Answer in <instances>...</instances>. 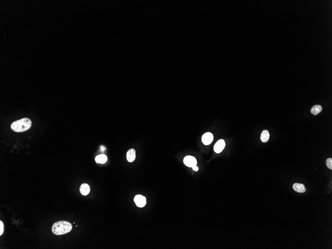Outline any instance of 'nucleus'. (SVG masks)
<instances>
[{"mask_svg":"<svg viewBox=\"0 0 332 249\" xmlns=\"http://www.w3.org/2000/svg\"><path fill=\"white\" fill-rule=\"evenodd\" d=\"M72 224L66 221H58L52 227V232L56 235H61L68 233L72 230Z\"/></svg>","mask_w":332,"mask_h":249,"instance_id":"nucleus-1","label":"nucleus"},{"mask_svg":"<svg viewBox=\"0 0 332 249\" xmlns=\"http://www.w3.org/2000/svg\"><path fill=\"white\" fill-rule=\"evenodd\" d=\"M32 125V122L28 118H23L22 119L15 121L11 123V128L15 132H23L30 129Z\"/></svg>","mask_w":332,"mask_h":249,"instance_id":"nucleus-2","label":"nucleus"},{"mask_svg":"<svg viewBox=\"0 0 332 249\" xmlns=\"http://www.w3.org/2000/svg\"><path fill=\"white\" fill-rule=\"evenodd\" d=\"M134 202L139 208H143L146 204V198L145 196L142 195H137L135 196L134 199Z\"/></svg>","mask_w":332,"mask_h":249,"instance_id":"nucleus-3","label":"nucleus"},{"mask_svg":"<svg viewBox=\"0 0 332 249\" xmlns=\"http://www.w3.org/2000/svg\"><path fill=\"white\" fill-rule=\"evenodd\" d=\"M183 163L187 167H191L196 166L197 165V161L196 159L193 156H187L185 157L183 159Z\"/></svg>","mask_w":332,"mask_h":249,"instance_id":"nucleus-4","label":"nucleus"},{"mask_svg":"<svg viewBox=\"0 0 332 249\" xmlns=\"http://www.w3.org/2000/svg\"><path fill=\"white\" fill-rule=\"evenodd\" d=\"M225 147V142L224 140L223 139L219 140L216 143L214 146V150L215 151V153H221L223 150V149H224Z\"/></svg>","mask_w":332,"mask_h":249,"instance_id":"nucleus-5","label":"nucleus"},{"mask_svg":"<svg viewBox=\"0 0 332 249\" xmlns=\"http://www.w3.org/2000/svg\"><path fill=\"white\" fill-rule=\"evenodd\" d=\"M213 135L212 133L207 132L203 135L202 137V142L205 145H208L212 143L213 141Z\"/></svg>","mask_w":332,"mask_h":249,"instance_id":"nucleus-6","label":"nucleus"},{"mask_svg":"<svg viewBox=\"0 0 332 249\" xmlns=\"http://www.w3.org/2000/svg\"><path fill=\"white\" fill-rule=\"evenodd\" d=\"M127 160L129 162H133L136 157V152L134 149H130L127 152Z\"/></svg>","mask_w":332,"mask_h":249,"instance_id":"nucleus-7","label":"nucleus"},{"mask_svg":"<svg viewBox=\"0 0 332 249\" xmlns=\"http://www.w3.org/2000/svg\"><path fill=\"white\" fill-rule=\"evenodd\" d=\"M293 189L298 193H304L306 191L304 185L302 183H295L293 185Z\"/></svg>","mask_w":332,"mask_h":249,"instance_id":"nucleus-8","label":"nucleus"},{"mask_svg":"<svg viewBox=\"0 0 332 249\" xmlns=\"http://www.w3.org/2000/svg\"><path fill=\"white\" fill-rule=\"evenodd\" d=\"M80 191L83 195H87L90 191V187L87 183H83L80 187Z\"/></svg>","mask_w":332,"mask_h":249,"instance_id":"nucleus-9","label":"nucleus"},{"mask_svg":"<svg viewBox=\"0 0 332 249\" xmlns=\"http://www.w3.org/2000/svg\"><path fill=\"white\" fill-rule=\"evenodd\" d=\"M270 135L268 131L267 130H264L262 131L260 135V139L264 143H266L270 139Z\"/></svg>","mask_w":332,"mask_h":249,"instance_id":"nucleus-10","label":"nucleus"},{"mask_svg":"<svg viewBox=\"0 0 332 249\" xmlns=\"http://www.w3.org/2000/svg\"><path fill=\"white\" fill-rule=\"evenodd\" d=\"M95 160L97 163L103 164H104L106 162V161L108 160V158L106 155L101 154V155H98L96 157Z\"/></svg>","mask_w":332,"mask_h":249,"instance_id":"nucleus-11","label":"nucleus"},{"mask_svg":"<svg viewBox=\"0 0 332 249\" xmlns=\"http://www.w3.org/2000/svg\"><path fill=\"white\" fill-rule=\"evenodd\" d=\"M322 110V107L320 105H315L313 106L311 110V112L313 115H317L320 113Z\"/></svg>","mask_w":332,"mask_h":249,"instance_id":"nucleus-12","label":"nucleus"},{"mask_svg":"<svg viewBox=\"0 0 332 249\" xmlns=\"http://www.w3.org/2000/svg\"><path fill=\"white\" fill-rule=\"evenodd\" d=\"M332 159L328 158L326 160V165L328 168L332 170Z\"/></svg>","mask_w":332,"mask_h":249,"instance_id":"nucleus-13","label":"nucleus"},{"mask_svg":"<svg viewBox=\"0 0 332 249\" xmlns=\"http://www.w3.org/2000/svg\"><path fill=\"white\" fill-rule=\"evenodd\" d=\"M0 235L1 236L4 232V224L2 221H0Z\"/></svg>","mask_w":332,"mask_h":249,"instance_id":"nucleus-14","label":"nucleus"},{"mask_svg":"<svg viewBox=\"0 0 332 249\" xmlns=\"http://www.w3.org/2000/svg\"><path fill=\"white\" fill-rule=\"evenodd\" d=\"M193 170H194L195 171L197 172V171H198V168L196 166H194V167H193Z\"/></svg>","mask_w":332,"mask_h":249,"instance_id":"nucleus-15","label":"nucleus"}]
</instances>
